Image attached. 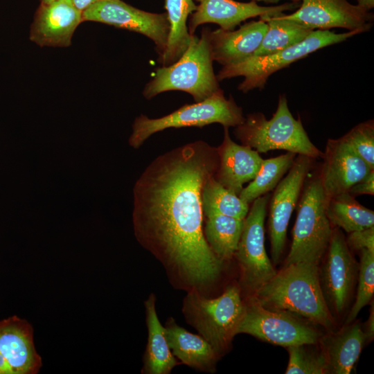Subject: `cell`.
Here are the masks:
<instances>
[{"label": "cell", "instance_id": "obj_37", "mask_svg": "<svg viewBox=\"0 0 374 374\" xmlns=\"http://www.w3.org/2000/svg\"><path fill=\"white\" fill-rule=\"evenodd\" d=\"M357 5L363 8L370 10L374 7V0H357Z\"/></svg>", "mask_w": 374, "mask_h": 374}, {"label": "cell", "instance_id": "obj_3", "mask_svg": "<svg viewBox=\"0 0 374 374\" xmlns=\"http://www.w3.org/2000/svg\"><path fill=\"white\" fill-rule=\"evenodd\" d=\"M209 30L203 28L199 37L191 35L186 50L175 62L157 69L143 90L146 99L168 91H181L201 102L220 89L213 68Z\"/></svg>", "mask_w": 374, "mask_h": 374}, {"label": "cell", "instance_id": "obj_15", "mask_svg": "<svg viewBox=\"0 0 374 374\" xmlns=\"http://www.w3.org/2000/svg\"><path fill=\"white\" fill-rule=\"evenodd\" d=\"M321 158L323 161L319 175L326 201L348 193L353 185L374 170L342 136L328 139Z\"/></svg>", "mask_w": 374, "mask_h": 374}, {"label": "cell", "instance_id": "obj_1", "mask_svg": "<svg viewBox=\"0 0 374 374\" xmlns=\"http://www.w3.org/2000/svg\"><path fill=\"white\" fill-rule=\"evenodd\" d=\"M218 165L216 147L191 142L155 158L133 190L137 240L188 292L202 293L222 270V260L205 239L202 206L203 186Z\"/></svg>", "mask_w": 374, "mask_h": 374}, {"label": "cell", "instance_id": "obj_26", "mask_svg": "<svg viewBox=\"0 0 374 374\" xmlns=\"http://www.w3.org/2000/svg\"><path fill=\"white\" fill-rule=\"evenodd\" d=\"M205 239L221 260L231 258L237 250L244 220L221 214L206 215Z\"/></svg>", "mask_w": 374, "mask_h": 374}, {"label": "cell", "instance_id": "obj_28", "mask_svg": "<svg viewBox=\"0 0 374 374\" xmlns=\"http://www.w3.org/2000/svg\"><path fill=\"white\" fill-rule=\"evenodd\" d=\"M296 154L287 152L280 156L263 159L256 177L238 195L248 204L273 190L292 167Z\"/></svg>", "mask_w": 374, "mask_h": 374}, {"label": "cell", "instance_id": "obj_34", "mask_svg": "<svg viewBox=\"0 0 374 374\" xmlns=\"http://www.w3.org/2000/svg\"><path fill=\"white\" fill-rule=\"evenodd\" d=\"M354 197L362 195H374V170L362 180L353 185L348 191Z\"/></svg>", "mask_w": 374, "mask_h": 374}, {"label": "cell", "instance_id": "obj_11", "mask_svg": "<svg viewBox=\"0 0 374 374\" xmlns=\"http://www.w3.org/2000/svg\"><path fill=\"white\" fill-rule=\"evenodd\" d=\"M83 21H96L142 34L154 44L159 62L168 45L170 24L166 12L139 10L121 0H101L82 12Z\"/></svg>", "mask_w": 374, "mask_h": 374}, {"label": "cell", "instance_id": "obj_8", "mask_svg": "<svg viewBox=\"0 0 374 374\" xmlns=\"http://www.w3.org/2000/svg\"><path fill=\"white\" fill-rule=\"evenodd\" d=\"M362 30L335 33L329 30H314L303 41L284 50L264 55H252L236 64L222 66L216 75L218 81L237 76L244 80L238 89L247 93L254 89H262L268 78L276 71L326 46L346 40L363 33Z\"/></svg>", "mask_w": 374, "mask_h": 374}, {"label": "cell", "instance_id": "obj_17", "mask_svg": "<svg viewBox=\"0 0 374 374\" xmlns=\"http://www.w3.org/2000/svg\"><path fill=\"white\" fill-rule=\"evenodd\" d=\"M82 12L72 0L40 3L30 26V39L41 47H69Z\"/></svg>", "mask_w": 374, "mask_h": 374}, {"label": "cell", "instance_id": "obj_5", "mask_svg": "<svg viewBox=\"0 0 374 374\" xmlns=\"http://www.w3.org/2000/svg\"><path fill=\"white\" fill-rule=\"evenodd\" d=\"M299 199L292 242L285 265H319L328 249L332 228L326 213V199L319 175L307 176Z\"/></svg>", "mask_w": 374, "mask_h": 374}, {"label": "cell", "instance_id": "obj_39", "mask_svg": "<svg viewBox=\"0 0 374 374\" xmlns=\"http://www.w3.org/2000/svg\"><path fill=\"white\" fill-rule=\"evenodd\" d=\"M55 0H40V3H48Z\"/></svg>", "mask_w": 374, "mask_h": 374}, {"label": "cell", "instance_id": "obj_32", "mask_svg": "<svg viewBox=\"0 0 374 374\" xmlns=\"http://www.w3.org/2000/svg\"><path fill=\"white\" fill-rule=\"evenodd\" d=\"M372 168L374 169V121L368 120L353 127L343 136Z\"/></svg>", "mask_w": 374, "mask_h": 374}, {"label": "cell", "instance_id": "obj_23", "mask_svg": "<svg viewBox=\"0 0 374 374\" xmlns=\"http://www.w3.org/2000/svg\"><path fill=\"white\" fill-rule=\"evenodd\" d=\"M155 300L154 294H151L145 302L148 337L143 371L148 374H168L179 363L170 351L165 328L158 319Z\"/></svg>", "mask_w": 374, "mask_h": 374}, {"label": "cell", "instance_id": "obj_36", "mask_svg": "<svg viewBox=\"0 0 374 374\" xmlns=\"http://www.w3.org/2000/svg\"><path fill=\"white\" fill-rule=\"evenodd\" d=\"M101 0H72L75 6L82 12L92 4Z\"/></svg>", "mask_w": 374, "mask_h": 374}, {"label": "cell", "instance_id": "obj_35", "mask_svg": "<svg viewBox=\"0 0 374 374\" xmlns=\"http://www.w3.org/2000/svg\"><path fill=\"white\" fill-rule=\"evenodd\" d=\"M373 303H372V306L370 311V315L368 317V319H367L364 330H363V332L364 335L365 340L371 341L373 339L374 336V310H373Z\"/></svg>", "mask_w": 374, "mask_h": 374}, {"label": "cell", "instance_id": "obj_33", "mask_svg": "<svg viewBox=\"0 0 374 374\" xmlns=\"http://www.w3.org/2000/svg\"><path fill=\"white\" fill-rule=\"evenodd\" d=\"M346 240L352 249L374 252V226L349 233Z\"/></svg>", "mask_w": 374, "mask_h": 374}, {"label": "cell", "instance_id": "obj_20", "mask_svg": "<svg viewBox=\"0 0 374 374\" xmlns=\"http://www.w3.org/2000/svg\"><path fill=\"white\" fill-rule=\"evenodd\" d=\"M267 28V23L260 19L245 23L235 30H210L208 39L213 60L226 66L253 55Z\"/></svg>", "mask_w": 374, "mask_h": 374}, {"label": "cell", "instance_id": "obj_22", "mask_svg": "<svg viewBox=\"0 0 374 374\" xmlns=\"http://www.w3.org/2000/svg\"><path fill=\"white\" fill-rule=\"evenodd\" d=\"M358 323L348 326L322 340L328 373L349 374L357 361L365 342Z\"/></svg>", "mask_w": 374, "mask_h": 374}, {"label": "cell", "instance_id": "obj_2", "mask_svg": "<svg viewBox=\"0 0 374 374\" xmlns=\"http://www.w3.org/2000/svg\"><path fill=\"white\" fill-rule=\"evenodd\" d=\"M251 301L273 310L289 312L330 328V313L319 279V265L298 262L285 265L254 292Z\"/></svg>", "mask_w": 374, "mask_h": 374}, {"label": "cell", "instance_id": "obj_9", "mask_svg": "<svg viewBox=\"0 0 374 374\" xmlns=\"http://www.w3.org/2000/svg\"><path fill=\"white\" fill-rule=\"evenodd\" d=\"M269 201L267 193L251 202L235 253L242 283L252 294L276 273L265 247V220Z\"/></svg>", "mask_w": 374, "mask_h": 374}, {"label": "cell", "instance_id": "obj_21", "mask_svg": "<svg viewBox=\"0 0 374 374\" xmlns=\"http://www.w3.org/2000/svg\"><path fill=\"white\" fill-rule=\"evenodd\" d=\"M165 335L173 355L183 364L204 371L214 370L219 354L202 336L180 327L172 318L166 323Z\"/></svg>", "mask_w": 374, "mask_h": 374}, {"label": "cell", "instance_id": "obj_29", "mask_svg": "<svg viewBox=\"0 0 374 374\" xmlns=\"http://www.w3.org/2000/svg\"><path fill=\"white\" fill-rule=\"evenodd\" d=\"M202 206L204 215L221 214L244 220L250 205L239 195L220 184L215 177L204 184L202 191Z\"/></svg>", "mask_w": 374, "mask_h": 374}, {"label": "cell", "instance_id": "obj_4", "mask_svg": "<svg viewBox=\"0 0 374 374\" xmlns=\"http://www.w3.org/2000/svg\"><path fill=\"white\" fill-rule=\"evenodd\" d=\"M235 127L234 134L241 144L259 153L283 150L313 159L323 156L310 141L300 116L293 117L284 94L280 95L270 119L261 112L248 114L244 122Z\"/></svg>", "mask_w": 374, "mask_h": 374}, {"label": "cell", "instance_id": "obj_13", "mask_svg": "<svg viewBox=\"0 0 374 374\" xmlns=\"http://www.w3.org/2000/svg\"><path fill=\"white\" fill-rule=\"evenodd\" d=\"M313 160L307 156L297 154L286 176L274 189L269 202V231L271 256L274 264L278 262L284 250L289 222Z\"/></svg>", "mask_w": 374, "mask_h": 374}, {"label": "cell", "instance_id": "obj_25", "mask_svg": "<svg viewBox=\"0 0 374 374\" xmlns=\"http://www.w3.org/2000/svg\"><path fill=\"white\" fill-rule=\"evenodd\" d=\"M326 213L331 225L348 233L374 226L373 211L362 206L348 192L329 199Z\"/></svg>", "mask_w": 374, "mask_h": 374}, {"label": "cell", "instance_id": "obj_6", "mask_svg": "<svg viewBox=\"0 0 374 374\" xmlns=\"http://www.w3.org/2000/svg\"><path fill=\"white\" fill-rule=\"evenodd\" d=\"M244 119L242 107L231 96L226 98L223 90L220 89L205 100L184 105L164 116L150 118L141 114L136 117L129 143L134 148H139L150 136L167 128L202 127L216 123L223 127H236Z\"/></svg>", "mask_w": 374, "mask_h": 374}, {"label": "cell", "instance_id": "obj_14", "mask_svg": "<svg viewBox=\"0 0 374 374\" xmlns=\"http://www.w3.org/2000/svg\"><path fill=\"white\" fill-rule=\"evenodd\" d=\"M301 1L296 12L283 17L312 30L343 28L365 32L373 26V14L348 0Z\"/></svg>", "mask_w": 374, "mask_h": 374}, {"label": "cell", "instance_id": "obj_12", "mask_svg": "<svg viewBox=\"0 0 374 374\" xmlns=\"http://www.w3.org/2000/svg\"><path fill=\"white\" fill-rule=\"evenodd\" d=\"M319 279L326 303L332 315L341 314L350 298L357 276V263L342 233L332 229Z\"/></svg>", "mask_w": 374, "mask_h": 374}, {"label": "cell", "instance_id": "obj_31", "mask_svg": "<svg viewBox=\"0 0 374 374\" xmlns=\"http://www.w3.org/2000/svg\"><path fill=\"white\" fill-rule=\"evenodd\" d=\"M360 251L356 300L346 320L347 324L356 319L361 310L371 301L374 293V252L367 249Z\"/></svg>", "mask_w": 374, "mask_h": 374}, {"label": "cell", "instance_id": "obj_7", "mask_svg": "<svg viewBox=\"0 0 374 374\" xmlns=\"http://www.w3.org/2000/svg\"><path fill=\"white\" fill-rule=\"evenodd\" d=\"M244 310L240 290L234 285L214 299H208L196 290L189 291L183 306L187 321L219 355L228 348L237 335Z\"/></svg>", "mask_w": 374, "mask_h": 374}, {"label": "cell", "instance_id": "obj_24", "mask_svg": "<svg viewBox=\"0 0 374 374\" xmlns=\"http://www.w3.org/2000/svg\"><path fill=\"white\" fill-rule=\"evenodd\" d=\"M165 8L170 24L166 50L159 62L169 66L186 50L190 39L187 19L197 8L193 0H165Z\"/></svg>", "mask_w": 374, "mask_h": 374}, {"label": "cell", "instance_id": "obj_19", "mask_svg": "<svg viewBox=\"0 0 374 374\" xmlns=\"http://www.w3.org/2000/svg\"><path fill=\"white\" fill-rule=\"evenodd\" d=\"M217 149L219 165L215 179L227 189L239 195L244 184L256 177L263 159L256 150L234 142L227 127H224V139Z\"/></svg>", "mask_w": 374, "mask_h": 374}, {"label": "cell", "instance_id": "obj_27", "mask_svg": "<svg viewBox=\"0 0 374 374\" xmlns=\"http://www.w3.org/2000/svg\"><path fill=\"white\" fill-rule=\"evenodd\" d=\"M260 19L267 23L268 28L253 55H268L284 50L303 41L314 30L285 19L283 14L276 17L261 16Z\"/></svg>", "mask_w": 374, "mask_h": 374}, {"label": "cell", "instance_id": "obj_18", "mask_svg": "<svg viewBox=\"0 0 374 374\" xmlns=\"http://www.w3.org/2000/svg\"><path fill=\"white\" fill-rule=\"evenodd\" d=\"M199 2L190 17L189 34L204 24L214 23L226 30H232L247 19L261 16L276 17L291 10L298 2L285 3L274 6H261L256 1L244 3L234 0H195Z\"/></svg>", "mask_w": 374, "mask_h": 374}, {"label": "cell", "instance_id": "obj_38", "mask_svg": "<svg viewBox=\"0 0 374 374\" xmlns=\"http://www.w3.org/2000/svg\"><path fill=\"white\" fill-rule=\"evenodd\" d=\"M253 1H264L265 3H277L280 0H252ZM290 1H292L294 2H299V1L301 0H290Z\"/></svg>", "mask_w": 374, "mask_h": 374}, {"label": "cell", "instance_id": "obj_16", "mask_svg": "<svg viewBox=\"0 0 374 374\" xmlns=\"http://www.w3.org/2000/svg\"><path fill=\"white\" fill-rule=\"evenodd\" d=\"M42 365L32 326L17 316L0 321V374H35Z\"/></svg>", "mask_w": 374, "mask_h": 374}, {"label": "cell", "instance_id": "obj_10", "mask_svg": "<svg viewBox=\"0 0 374 374\" xmlns=\"http://www.w3.org/2000/svg\"><path fill=\"white\" fill-rule=\"evenodd\" d=\"M246 333L260 340L289 347L316 344L320 333L292 313L266 309L251 301L245 305L236 334Z\"/></svg>", "mask_w": 374, "mask_h": 374}, {"label": "cell", "instance_id": "obj_30", "mask_svg": "<svg viewBox=\"0 0 374 374\" xmlns=\"http://www.w3.org/2000/svg\"><path fill=\"white\" fill-rule=\"evenodd\" d=\"M307 345L287 347L289 362L286 374L328 373L327 362L323 351L312 349Z\"/></svg>", "mask_w": 374, "mask_h": 374}]
</instances>
